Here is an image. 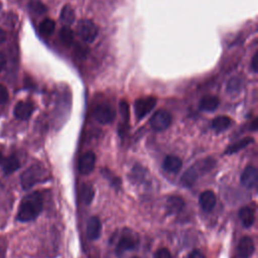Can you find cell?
I'll list each match as a JSON object with an SVG mask.
<instances>
[{
    "instance_id": "6da1fadb",
    "label": "cell",
    "mask_w": 258,
    "mask_h": 258,
    "mask_svg": "<svg viewBox=\"0 0 258 258\" xmlns=\"http://www.w3.org/2000/svg\"><path fill=\"white\" fill-rule=\"evenodd\" d=\"M43 209V197L39 191H33L26 195L18 208L16 219L19 222L26 223L35 220Z\"/></svg>"
},
{
    "instance_id": "7a4b0ae2",
    "label": "cell",
    "mask_w": 258,
    "mask_h": 258,
    "mask_svg": "<svg viewBox=\"0 0 258 258\" xmlns=\"http://www.w3.org/2000/svg\"><path fill=\"white\" fill-rule=\"evenodd\" d=\"M48 179V172L40 164H33L25 169L21 176L20 182L23 189H29L33 185L39 182H43Z\"/></svg>"
},
{
    "instance_id": "3957f363",
    "label": "cell",
    "mask_w": 258,
    "mask_h": 258,
    "mask_svg": "<svg viewBox=\"0 0 258 258\" xmlns=\"http://www.w3.org/2000/svg\"><path fill=\"white\" fill-rule=\"evenodd\" d=\"M216 164V161L212 158H206L201 160L197 164L190 166L181 176L180 182L183 186H191L199 178L200 174H204L210 171Z\"/></svg>"
},
{
    "instance_id": "277c9868",
    "label": "cell",
    "mask_w": 258,
    "mask_h": 258,
    "mask_svg": "<svg viewBox=\"0 0 258 258\" xmlns=\"http://www.w3.org/2000/svg\"><path fill=\"white\" fill-rule=\"evenodd\" d=\"M77 32L80 38L85 42H93L98 36V27L97 25L89 19H83L78 23Z\"/></svg>"
},
{
    "instance_id": "5b68a950",
    "label": "cell",
    "mask_w": 258,
    "mask_h": 258,
    "mask_svg": "<svg viewBox=\"0 0 258 258\" xmlns=\"http://www.w3.org/2000/svg\"><path fill=\"white\" fill-rule=\"evenodd\" d=\"M156 105V99L154 97L139 98L134 103L135 115L138 120L144 118Z\"/></svg>"
},
{
    "instance_id": "8992f818",
    "label": "cell",
    "mask_w": 258,
    "mask_h": 258,
    "mask_svg": "<svg viewBox=\"0 0 258 258\" xmlns=\"http://www.w3.org/2000/svg\"><path fill=\"white\" fill-rule=\"evenodd\" d=\"M171 124V115L165 110L156 111L150 118V125L155 131H163Z\"/></svg>"
},
{
    "instance_id": "52a82bcc",
    "label": "cell",
    "mask_w": 258,
    "mask_h": 258,
    "mask_svg": "<svg viewBox=\"0 0 258 258\" xmlns=\"http://www.w3.org/2000/svg\"><path fill=\"white\" fill-rule=\"evenodd\" d=\"M93 117L101 124H110L115 118V111L108 104H100L94 109Z\"/></svg>"
},
{
    "instance_id": "ba28073f",
    "label": "cell",
    "mask_w": 258,
    "mask_h": 258,
    "mask_svg": "<svg viewBox=\"0 0 258 258\" xmlns=\"http://www.w3.org/2000/svg\"><path fill=\"white\" fill-rule=\"evenodd\" d=\"M95 163H96V155L92 151L85 152L84 154L81 155L79 159V171L83 175H88L90 174L94 168H95Z\"/></svg>"
},
{
    "instance_id": "9c48e42d",
    "label": "cell",
    "mask_w": 258,
    "mask_h": 258,
    "mask_svg": "<svg viewBox=\"0 0 258 258\" xmlns=\"http://www.w3.org/2000/svg\"><path fill=\"white\" fill-rule=\"evenodd\" d=\"M241 183L247 187L251 188L254 187L257 184L258 181V170L255 166L253 165H248L245 167L241 174Z\"/></svg>"
},
{
    "instance_id": "30bf717a",
    "label": "cell",
    "mask_w": 258,
    "mask_h": 258,
    "mask_svg": "<svg viewBox=\"0 0 258 258\" xmlns=\"http://www.w3.org/2000/svg\"><path fill=\"white\" fill-rule=\"evenodd\" d=\"M34 106L30 102L20 101L14 107V116L20 120H27L33 113Z\"/></svg>"
},
{
    "instance_id": "8fae6325",
    "label": "cell",
    "mask_w": 258,
    "mask_h": 258,
    "mask_svg": "<svg viewBox=\"0 0 258 258\" xmlns=\"http://www.w3.org/2000/svg\"><path fill=\"white\" fill-rule=\"evenodd\" d=\"M255 251V245L252 238L243 237L238 245V256L240 258H250Z\"/></svg>"
},
{
    "instance_id": "7c38bea8",
    "label": "cell",
    "mask_w": 258,
    "mask_h": 258,
    "mask_svg": "<svg viewBox=\"0 0 258 258\" xmlns=\"http://www.w3.org/2000/svg\"><path fill=\"white\" fill-rule=\"evenodd\" d=\"M136 246L137 241L135 238H133L131 235H123L116 246V253L118 256H121L126 251L135 249Z\"/></svg>"
},
{
    "instance_id": "4fadbf2b",
    "label": "cell",
    "mask_w": 258,
    "mask_h": 258,
    "mask_svg": "<svg viewBox=\"0 0 258 258\" xmlns=\"http://www.w3.org/2000/svg\"><path fill=\"white\" fill-rule=\"evenodd\" d=\"M102 231V223L97 216H93L87 223V236L90 240H97Z\"/></svg>"
},
{
    "instance_id": "5bb4252c",
    "label": "cell",
    "mask_w": 258,
    "mask_h": 258,
    "mask_svg": "<svg viewBox=\"0 0 258 258\" xmlns=\"http://www.w3.org/2000/svg\"><path fill=\"white\" fill-rule=\"evenodd\" d=\"M199 203L201 208L205 212H211L217 203V198L214 191L212 190H204L199 198Z\"/></svg>"
},
{
    "instance_id": "9a60e30c",
    "label": "cell",
    "mask_w": 258,
    "mask_h": 258,
    "mask_svg": "<svg viewBox=\"0 0 258 258\" xmlns=\"http://www.w3.org/2000/svg\"><path fill=\"white\" fill-rule=\"evenodd\" d=\"M184 208V201L179 196H171L167 199L165 204V210L169 215H175L182 211Z\"/></svg>"
},
{
    "instance_id": "2e32d148",
    "label": "cell",
    "mask_w": 258,
    "mask_h": 258,
    "mask_svg": "<svg viewBox=\"0 0 258 258\" xmlns=\"http://www.w3.org/2000/svg\"><path fill=\"white\" fill-rule=\"evenodd\" d=\"M163 169L167 172L176 173L182 166L181 159L176 155H167L163 160Z\"/></svg>"
},
{
    "instance_id": "e0dca14e",
    "label": "cell",
    "mask_w": 258,
    "mask_h": 258,
    "mask_svg": "<svg viewBox=\"0 0 258 258\" xmlns=\"http://www.w3.org/2000/svg\"><path fill=\"white\" fill-rule=\"evenodd\" d=\"M239 218L245 228L253 226L255 222V213L250 207H243L239 211Z\"/></svg>"
},
{
    "instance_id": "ac0fdd59",
    "label": "cell",
    "mask_w": 258,
    "mask_h": 258,
    "mask_svg": "<svg viewBox=\"0 0 258 258\" xmlns=\"http://www.w3.org/2000/svg\"><path fill=\"white\" fill-rule=\"evenodd\" d=\"M220 104V101L218 99V97L216 96H205L204 98H202L201 102H200V109L203 111H215L218 106Z\"/></svg>"
},
{
    "instance_id": "d6986e66",
    "label": "cell",
    "mask_w": 258,
    "mask_h": 258,
    "mask_svg": "<svg viewBox=\"0 0 258 258\" xmlns=\"http://www.w3.org/2000/svg\"><path fill=\"white\" fill-rule=\"evenodd\" d=\"M2 162H3L2 169L6 175L11 174L12 172L16 171L20 167V161L15 155H10L6 159H4Z\"/></svg>"
},
{
    "instance_id": "ffe728a7",
    "label": "cell",
    "mask_w": 258,
    "mask_h": 258,
    "mask_svg": "<svg viewBox=\"0 0 258 258\" xmlns=\"http://www.w3.org/2000/svg\"><path fill=\"white\" fill-rule=\"evenodd\" d=\"M232 123H233V121L230 117L225 116V115H221V116L216 117L212 121V127L217 132H222V131H225L226 129H228L232 125Z\"/></svg>"
},
{
    "instance_id": "44dd1931",
    "label": "cell",
    "mask_w": 258,
    "mask_h": 258,
    "mask_svg": "<svg viewBox=\"0 0 258 258\" xmlns=\"http://www.w3.org/2000/svg\"><path fill=\"white\" fill-rule=\"evenodd\" d=\"M60 21L64 24V26H70L75 21V12L71 5L67 4L61 8L60 11Z\"/></svg>"
},
{
    "instance_id": "7402d4cb",
    "label": "cell",
    "mask_w": 258,
    "mask_h": 258,
    "mask_svg": "<svg viewBox=\"0 0 258 258\" xmlns=\"http://www.w3.org/2000/svg\"><path fill=\"white\" fill-rule=\"evenodd\" d=\"M254 141V139L252 137H246V138H243L237 142H235L234 144L230 145L227 150L225 151L226 154H232V153H235L241 149H243L244 147L248 146L250 143H252Z\"/></svg>"
},
{
    "instance_id": "603a6c76",
    "label": "cell",
    "mask_w": 258,
    "mask_h": 258,
    "mask_svg": "<svg viewBox=\"0 0 258 258\" xmlns=\"http://www.w3.org/2000/svg\"><path fill=\"white\" fill-rule=\"evenodd\" d=\"M242 85H243V82H242L241 78L233 77L229 80V82L227 84V88H226L227 92L231 95H236L241 91Z\"/></svg>"
},
{
    "instance_id": "cb8c5ba5",
    "label": "cell",
    "mask_w": 258,
    "mask_h": 258,
    "mask_svg": "<svg viewBox=\"0 0 258 258\" xmlns=\"http://www.w3.org/2000/svg\"><path fill=\"white\" fill-rule=\"evenodd\" d=\"M54 28H55V22L49 18L42 20L39 24V31L44 36H49L50 34H52V32L54 31Z\"/></svg>"
},
{
    "instance_id": "d4e9b609",
    "label": "cell",
    "mask_w": 258,
    "mask_h": 258,
    "mask_svg": "<svg viewBox=\"0 0 258 258\" xmlns=\"http://www.w3.org/2000/svg\"><path fill=\"white\" fill-rule=\"evenodd\" d=\"M59 39L63 45L70 46L74 40V33L70 26H63L59 31Z\"/></svg>"
},
{
    "instance_id": "484cf974",
    "label": "cell",
    "mask_w": 258,
    "mask_h": 258,
    "mask_svg": "<svg viewBox=\"0 0 258 258\" xmlns=\"http://www.w3.org/2000/svg\"><path fill=\"white\" fill-rule=\"evenodd\" d=\"M94 198V189L91 184H84L82 188V200L86 205L91 204Z\"/></svg>"
},
{
    "instance_id": "4316f807",
    "label": "cell",
    "mask_w": 258,
    "mask_h": 258,
    "mask_svg": "<svg viewBox=\"0 0 258 258\" xmlns=\"http://www.w3.org/2000/svg\"><path fill=\"white\" fill-rule=\"evenodd\" d=\"M28 7L31 12H33L37 15L43 14L46 11V7L38 0H30L28 3Z\"/></svg>"
},
{
    "instance_id": "83f0119b",
    "label": "cell",
    "mask_w": 258,
    "mask_h": 258,
    "mask_svg": "<svg viewBox=\"0 0 258 258\" xmlns=\"http://www.w3.org/2000/svg\"><path fill=\"white\" fill-rule=\"evenodd\" d=\"M119 107H120V114H121V117H122L123 122H124L123 125L126 126V124L128 123V120H129V107H128V104L125 101H122V102H120Z\"/></svg>"
},
{
    "instance_id": "f1b7e54d",
    "label": "cell",
    "mask_w": 258,
    "mask_h": 258,
    "mask_svg": "<svg viewBox=\"0 0 258 258\" xmlns=\"http://www.w3.org/2000/svg\"><path fill=\"white\" fill-rule=\"evenodd\" d=\"M154 258H172V256L167 248H159L154 253Z\"/></svg>"
},
{
    "instance_id": "f546056e",
    "label": "cell",
    "mask_w": 258,
    "mask_h": 258,
    "mask_svg": "<svg viewBox=\"0 0 258 258\" xmlns=\"http://www.w3.org/2000/svg\"><path fill=\"white\" fill-rule=\"evenodd\" d=\"M8 97H9V94L6 87L0 84V105L6 103L8 100Z\"/></svg>"
},
{
    "instance_id": "4dcf8cb0",
    "label": "cell",
    "mask_w": 258,
    "mask_h": 258,
    "mask_svg": "<svg viewBox=\"0 0 258 258\" xmlns=\"http://www.w3.org/2000/svg\"><path fill=\"white\" fill-rule=\"evenodd\" d=\"M187 258H206V257H205V255H204L201 251H199V250H194V251H191V252L188 254Z\"/></svg>"
},
{
    "instance_id": "1f68e13d",
    "label": "cell",
    "mask_w": 258,
    "mask_h": 258,
    "mask_svg": "<svg viewBox=\"0 0 258 258\" xmlns=\"http://www.w3.org/2000/svg\"><path fill=\"white\" fill-rule=\"evenodd\" d=\"M257 57H258V53L256 52L254 55H253V57H252V61H251V69H252V71L254 72V73H257V71H258V66H257Z\"/></svg>"
},
{
    "instance_id": "d6a6232c",
    "label": "cell",
    "mask_w": 258,
    "mask_h": 258,
    "mask_svg": "<svg viewBox=\"0 0 258 258\" xmlns=\"http://www.w3.org/2000/svg\"><path fill=\"white\" fill-rule=\"evenodd\" d=\"M5 39H6V32L2 28H0V44L4 42Z\"/></svg>"
},
{
    "instance_id": "836d02e7",
    "label": "cell",
    "mask_w": 258,
    "mask_h": 258,
    "mask_svg": "<svg viewBox=\"0 0 258 258\" xmlns=\"http://www.w3.org/2000/svg\"><path fill=\"white\" fill-rule=\"evenodd\" d=\"M5 62H6V60H5V56L0 52V72H1V70L4 68Z\"/></svg>"
},
{
    "instance_id": "e575fe53",
    "label": "cell",
    "mask_w": 258,
    "mask_h": 258,
    "mask_svg": "<svg viewBox=\"0 0 258 258\" xmlns=\"http://www.w3.org/2000/svg\"><path fill=\"white\" fill-rule=\"evenodd\" d=\"M2 161H3V155H2V153L0 151V163H2Z\"/></svg>"
},
{
    "instance_id": "d590c367",
    "label": "cell",
    "mask_w": 258,
    "mask_h": 258,
    "mask_svg": "<svg viewBox=\"0 0 258 258\" xmlns=\"http://www.w3.org/2000/svg\"><path fill=\"white\" fill-rule=\"evenodd\" d=\"M0 8H1V2H0Z\"/></svg>"
},
{
    "instance_id": "8d00e7d4",
    "label": "cell",
    "mask_w": 258,
    "mask_h": 258,
    "mask_svg": "<svg viewBox=\"0 0 258 258\" xmlns=\"http://www.w3.org/2000/svg\"><path fill=\"white\" fill-rule=\"evenodd\" d=\"M132 258H138V257H132Z\"/></svg>"
}]
</instances>
